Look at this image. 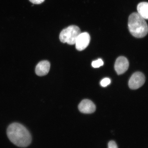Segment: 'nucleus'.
<instances>
[{
	"instance_id": "nucleus-5",
	"label": "nucleus",
	"mask_w": 148,
	"mask_h": 148,
	"mask_svg": "<svg viewBox=\"0 0 148 148\" xmlns=\"http://www.w3.org/2000/svg\"><path fill=\"white\" fill-rule=\"evenodd\" d=\"M90 36L87 32L81 33L75 42V47L77 50L82 51L88 47L90 43Z\"/></svg>"
},
{
	"instance_id": "nucleus-4",
	"label": "nucleus",
	"mask_w": 148,
	"mask_h": 148,
	"mask_svg": "<svg viewBox=\"0 0 148 148\" xmlns=\"http://www.w3.org/2000/svg\"><path fill=\"white\" fill-rule=\"evenodd\" d=\"M145 82V76L140 72L135 73L129 79V86L132 90H136L141 87Z\"/></svg>"
},
{
	"instance_id": "nucleus-10",
	"label": "nucleus",
	"mask_w": 148,
	"mask_h": 148,
	"mask_svg": "<svg viewBox=\"0 0 148 148\" xmlns=\"http://www.w3.org/2000/svg\"><path fill=\"white\" fill-rule=\"evenodd\" d=\"M103 64V62L101 59H99L98 60L93 61L92 64V67L94 68H98Z\"/></svg>"
},
{
	"instance_id": "nucleus-11",
	"label": "nucleus",
	"mask_w": 148,
	"mask_h": 148,
	"mask_svg": "<svg viewBox=\"0 0 148 148\" xmlns=\"http://www.w3.org/2000/svg\"><path fill=\"white\" fill-rule=\"evenodd\" d=\"M111 80L110 79L108 78H105L101 81V85L102 86L105 87L108 86L110 84Z\"/></svg>"
},
{
	"instance_id": "nucleus-9",
	"label": "nucleus",
	"mask_w": 148,
	"mask_h": 148,
	"mask_svg": "<svg viewBox=\"0 0 148 148\" xmlns=\"http://www.w3.org/2000/svg\"><path fill=\"white\" fill-rule=\"evenodd\" d=\"M138 13L145 19H148V3H140L137 6Z\"/></svg>"
},
{
	"instance_id": "nucleus-12",
	"label": "nucleus",
	"mask_w": 148,
	"mask_h": 148,
	"mask_svg": "<svg viewBox=\"0 0 148 148\" xmlns=\"http://www.w3.org/2000/svg\"><path fill=\"white\" fill-rule=\"evenodd\" d=\"M108 148H118V147L115 142L112 140L109 142Z\"/></svg>"
},
{
	"instance_id": "nucleus-3",
	"label": "nucleus",
	"mask_w": 148,
	"mask_h": 148,
	"mask_svg": "<svg viewBox=\"0 0 148 148\" xmlns=\"http://www.w3.org/2000/svg\"><path fill=\"white\" fill-rule=\"evenodd\" d=\"M81 33L80 29L77 26H70L61 32L60 36V40L63 43L66 42L69 45H74Z\"/></svg>"
},
{
	"instance_id": "nucleus-13",
	"label": "nucleus",
	"mask_w": 148,
	"mask_h": 148,
	"mask_svg": "<svg viewBox=\"0 0 148 148\" xmlns=\"http://www.w3.org/2000/svg\"><path fill=\"white\" fill-rule=\"evenodd\" d=\"M31 3L36 4H40L43 2L45 0H29Z\"/></svg>"
},
{
	"instance_id": "nucleus-1",
	"label": "nucleus",
	"mask_w": 148,
	"mask_h": 148,
	"mask_svg": "<svg viewBox=\"0 0 148 148\" xmlns=\"http://www.w3.org/2000/svg\"><path fill=\"white\" fill-rule=\"evenodd\" d=\"M7 133L10 141L18 147H26L32 140L29 131L21 124L14 123L9 125Z\"/></svg>"
},
{
	"instance_id": "nucleus-2",
	"label": "nucleus",
	"mask_w": 148,
	"mask_h": 148,
	"mask_svg": "<svg viewBox=\"0 0 148 148\" xmlns=\"http://www.w3.org/2000/svg\"><path fill=\"white\" fill-rule=\"evenodd\" d=\"M128 26L130 32L136 38H143L148 33V26L145 19L138 12L133 13L130 15Z\"/></svg>"
},
{
	"instance_id": "nucleus-8",
	"label": "nucleus",
	"mask_w": 148,
	"mask_h": 148,
	"mask_svg": "<svg viewBox=\"0 0 148 148\" xmlns=\"http://www.w3.org/2000/svg\"><path fill=\"white\" fill-rule=\"evenodd\" d=\"M50 68V64L48 61H41L37 64L36 67V73L39 76L47 75Z\"/></svg>"
},
{
	"instance_id": "nucleus-7",
	"label": "nucleus",
	"mask_w": 148,
	"mask_h": 148,
	"mask_svg": "<svg viewBox=\"0 0 148 148\" xmlns=\"http://www.w3.org/2000/svg\"><path fill=\"white\" fill-rule=\"evenodd\" d=\"M78 108L79 111L83 113L90 114L95 112L96 106L94 103L90 100H83L79 103Z\"/></svg>"
},
{
	"instance_id": "nucleus-6",
	"label": "nucleus",
	"mask_w": 148,
	"mask_h": 148,
	"mask_svg": "<svg viewBox=\"0 0 148 148\" xmlns=\"http://www.w3.org/2000/svg\"><path fill=\"white\" fill-rule=\"evenodd\" d=\"M129 62L127 58L123 56H120L116 59L114 69L118 75H121L126 71L128 69Z\"/></svg>"
}]
</instances>
